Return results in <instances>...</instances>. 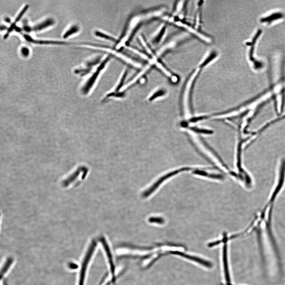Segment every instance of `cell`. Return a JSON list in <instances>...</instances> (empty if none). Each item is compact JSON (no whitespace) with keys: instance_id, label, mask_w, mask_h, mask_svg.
<instances>
[{"instance_id":"6da1fadb","label":"cell","mask_w":285,"mask_h":285,"mask_svg":"<svg viewBox=\"0 0 285 285\" xmlns=\"http://www.w3.org/2000/svg\"><path fill=\"white\" fill-rule=\"evenodd\" d=\"M188 38V35L185 32H180L172 35L155 49L157 56L160 58L169 52L174 50Z\"/></svg>"},{"instance_id":"7a4b0ae2","label":"cell","mask_w":285,"mask_h":285,"mask_svg":"<svg viewBox=\"0 0 285 285\" xmlns=\"http://www.w3.org/2000/svg\"><path fill=\"white\" fill-rule=\"evenodd\" d=\"M112 58V56L106 54L101 63L95 68L91 77L85 84L82 89V91L84 94H87L92 88L94 87L95 82L99 79V77L104 72L107 66Z\"/></svg>"},{"instance_id":"3957f363","label":"cell","mask_w":285,"mask_h":285,"mask_svg":"<svg viewBox=\"0 0 285 285\" xmlns=\"http://www.w3.org/2000/svg\"><path fill=\"white\" fill-rule=\"evenodd\" d=\"M170 23L184 30L188 34L193 35L205 43L210 44L213 43V39L211 36L202 32L201 30L197 29L193 25L185 22V20H174Z\"/></svg>"},{"instance_id":"277c9868","label":"cell","mask_w":285,"mask_h":285,"mask_svg":"<svg viewBox=\"0 0 285 285\" xmlns=\"http://www.w3.org/2000/svg\"><path fill=\"white\" fill-rule=\"evenodd\" d=\"M95 242H93L88 248L82 261L81 268L80 271L78 285H84L88 267L96 248Z\"/></svg>"},{"instance_id":"5b68a950","label":"cell","mask_w":285,"mask_h":285,"mask_svg":"<svg viewBox=\"0 0 285 285\" xmlns=\"http://www.w3.org/2000/svg\"><path fill=\"white\" fill-rule=\"evenodd\" d=\"M167 23L163 22L151 36L149 43L153 48H156L157 49L163 43L167 33Z\"/></svg>"},{"instance_id":"8992f818","label":"cell","mask_w":285,"mask_h":285,"mask_svg":"<svg viewBox=\"0 0 285 285\" xmlns=\"http://www.w3.org/2000/svg\"><path fill=\"white\" fill-rule=\"evenodd\" d=\"M154 68L157 69L171 81L176 82L178 81L179 77L178 76L169 69L162 62L160 58H157V59L155 60L154 64Z\"/></svg>"},{"instance_id":"52a82bcc","label":"cell","mask_w":285,"mask_h":285,"mask_svg":"<svg viewBox=\"0 0 285 285\" xmlns=\"http://www.w3.org/2000/svg\"><path fill=\"white\" fill-rule=\"evenodd\" d=\"M219 56V52L215 50H211L204 56L197 67L201 69L204 68L216 61Z\"/></svg>"},{"instance_id":"ba28073f","label":"cell","mask_w":285,"mask_h":285,"mask_svg":"<svg viewBox=\"0 0 285 285\" xmlns=\"http://www.w3.org/2000/svg\"><path fill=\"white\" fill-rule=\"evenodd\" d=\"M204 4L203 1H196L194 5V24L193 26L195 28L201 30L202 25V8Z\"/></svg>"},{"instance_id":"9c48e42d","label":"cell","mask_w":285,"mask_h":285,"mask_svg":"<svg viewBox=\"0 0 285 285\" xmlns=\"http://www.w3.org/2000/svg\"><path fill=\"white\" fill-rule=\"evenodd\" d=\"M188 170V168H183L182 169L173 171V172H170V173L165 175L163 177L160 178L158 181H157L153 185V186H152L151 188L148 189L143 194V197H147L149 195H150L152 193H153V192L158 187H159L162 183H163L165 180H167V179L169 178L170 177H172V176H174V175H176V174L180 173V172H183V171L187 170Z\"/></svg>"},{"instance_id":"30bf717a","label":"cell","mask_w":285,"mask_h":285,"mask_svg":"<svg viewBox=\"0 0 285 285\" xmlns=\"http://www.w3.org/2000/svg\"><path fill=\"white\" fill-rule=\"evenodd\" d=\"M94 34L96 37L99 39H102L107 41L110 42L111 43H113L115 44L117 43L118 39L115 36L101 30H95L94 31Z\"/></svg>"},{"instance_id":"8fae6325","label":"cell","mask_w":285,"mask_h":285,"mask_svg":"<svg viewBox=\"0 0 285 285\" xmlns=\"http://www.w3.org/2000/svg\"><path fill=\"white\" fill-rule=\"evenodd\" d=\"M172 253H173V254L178 255L179 256H181L182 257H185V258L188 259L195 261V262L201 264V265H204V266H206V267L208 268H211L212 267V264L211 263L209 262L208 261H205V260L201 259V258H198V257L189 256V255L185 254V253L179 252H172Z\"/></svg>"},{"instance_id":"7c38bea8","label":"cell","mask_w":285,"mask_h":285,"mask_svg":"<svg viewBox=\"0 0 285 285\" xmlns=\"http://www.w3.org/2000/svg\"><path fill=\"white\" fill-rule=\"evenodd\" d=\"M261 30H259L257 33H256V35L254 36V38L253 39V40H252V43H250L251 44H252V49L250 50V52H249V59H250L251 61H252V62L254 63V67L256 69H259L260 68L262 67L263 64L259 62V61H257L254 60V59L253 58V52L254 51V46L255 43L256 42V40H257V39H258L259 36V35H261Z\"/></svg>"},{"instance_id":"4fadbf2b","label":"cell","mask_w":285,"mask_h":285,"mask_svg":"<svg viewBox=\"0 0 285 285\" xmlns=\"http://www.w3.org/2000/svg\"><path fill=\"white\" fill-rule=\"evenodd\" d=\"M29 7V6L28 5H26L25 7L23 8V9L21 10V11L19 13V14H18L16 19H15V21H14V22L11 24V26H10V27H9L8 29L7 32L4 35V38L5 39L7 38L8 36H9V34L12 32V31L14 29L15 25H16V23H18V22L20 20L22 16L23 15V14H24V13L27 11V9H28Z\"/></svg>"},{"instance_id":"5bb4252c","label":"cell","mask_w":285,"mask_h":285,"mask_svg":"<svg viewBox=\"0 0 285 285\" xmlns=\"http://www.w3.org/2000/svg\"><path fill=\"white\" fill-rule=\"evenodd\" d=\"M54 23V20L53 19L48 18L41 23L34 26L32 28V31H36L42 30L47 27L53 25Z\"/></svg>"},{"instance_id":"9a60e30c","label":"cell","mask_w":285,"mask_h":285,"mask_svg":"<svg viewBox=\"0 0 285 285\" xmlns=\"http://www.w3.org/2000/svg\"><path fill=\"white\" fill-rule=\"evenodd\" d=\"M223 263L226 281L227 283L230 282L229 273H228V263L227 260V248L226 244H225L223 249Z\"/></svg>"},{"instance_id":"2e32d148","label":"cell","mask_w":285,"mask_h":285,"mask_svg":"<svg viewBox=\"0 0 285 285\" xmlns=\"http://www.w3.org/2000/svg\"><path fill=\"white\" fill-rule=\"evenodd\" d=\"M13 263V259L11 257H9L4 263L3 266L1 271V276L2 277L5 276L6 272L8 271L9 268L11 266Z\"/></svg>"},{"instance_id":"e0dca14e","label":"cell","mask_w":285,"mask_h":285,"mask_svg":"<svg viewBox=\"0 0 285 285\" xmlns=\"http://www.w3.org/2000/svg\"><path fill=\"white\" fill-rule=\"evenodd\" d=\"M282 17H283V15L281 13H276V14H272L271 15L267 17L262 18L261 19V22H262V23L263 22V23H271V22L275 20V19L282 18Z\"/></svg>"},{"instance_id":"ac0fdd59","label":"cell","mask_w":285,"mask_h":285,"mask_svg":"<svg viewBox=\"0 0 285 285\" xmlns=\"http://www.w3.org/2000/svg\"><path fill=\"white\" fill-rule=\"evenodd\" d=\"M80 30L79 27L77 25H74L71 26L66 32L65 33L63 36V37L64 39L68 37L69 36L74 34L77 33Z\"/></svg>"},{"instance_id":"d6986e66","label":"cell","mask_w":285,"mask_h":285,"mask_svg":"<svg viewBox=\"0 0 285 285\" xmlns=\"http://www.w3.org/2000/svg\"><path fill=\"white\" fill-rule=\"evenodd\" d=\"M149 221L152 223H155L159 224H163L164 221L163 218H152L149 219Z\"/></svg>"},{"instance_id":"ffe728a7","label":"cell","mask_w":285,"mask_h":285,"mask_svg":"<svg viewBox=\"0 0 285 285\" xmlns=\"http://www.w3.org/2000/svg\"><path fill=\"white\" fill-rule=\"evenodd\" d=\"M22 55L24 57H27L29 54V50L28 48L27 47H23L22 48L21 50Z\"/></svg>"},{"instance_id":"44dd1931","label":"cell","mask_w":285,"mask_h":285,"mask_svg":"<svg viewBox=\"0 0 285 285\" xmlns=\"http://www.w3.org/2000/svg\"><path fill=\"white\" fill-rule=\"evenodd\" d=\"M6 27L4 25H2L1 26V31L5 30V29H6Z\"/></svg>"},{"instance_id":"7402d4cb","label":"cell","mask_w":285,"mask_h":285,"mask_svg":"<svg viewBox=\"0 0 285 285\" xmlns=\"http://www.w3.org/2000/svg\"><path fill=\"white\" fill-rule=\"evenodd\" d=\"M6 22H10V19H9V18H7V19H5Z\"/></svg>"}]
</instances>
